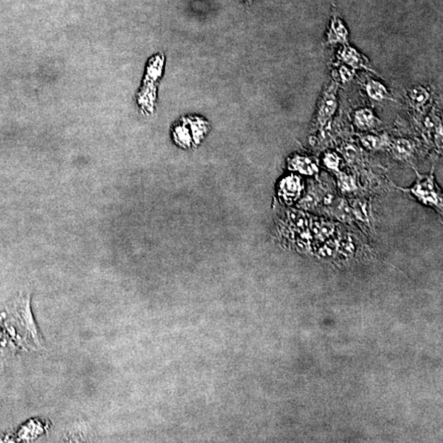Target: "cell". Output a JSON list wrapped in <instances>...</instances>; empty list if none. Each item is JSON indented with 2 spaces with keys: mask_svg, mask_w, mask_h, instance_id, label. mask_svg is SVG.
Returning a JSON list of instances; mask_svg holds the SVG:
<instances>
[{
  "mask_svg": "<svg viewBox=\"0 0 443 443\" xmlns=\"http://www.w3.org/2000/svg\"><path fill=\"white\" fill-rule=\"evenodd\" d=\"M366 92L372 99L376 101H383L385 99H392L390 96L387 88L375 80H369L366 84Z\"/></svg>",
  "mask_w": 443,
  "mask_h": 443,
  "instance_id": "cell-8",
  "label": "cell"
},
{
  "mask_svg": "<svg viewBox=\"0 0 443 443\" xmlns=\"http://www.w3.org/2000/svg\"><path fill=\"white\" fill-rule=\"evenodd\" d=\"M339 58L354 69H365L375 72V71L372 70L371 67H369L368 58L348 45H343V50L339 52Z\"/></svg>",
  "mask_w": 443,
  "mask_h": 443,
  "instance_id": "cell-4",
  "label": "cell"
},
{
  "mask_svg": "<svg viewBox=\"0 0 443 443\" xmlns=\"http://www.w3.org/2000/svg\"><path fill=\"white\" fill-rule=\"evenodd\" d=\"M337 91L338 85L333 83L322 92L316 114V121L321 127H324L336 113L338 104Z\"/></svg>",
  "mask_w": 443,
  "mask_h": 443,
  "instance_id": "cell-2",
  "label": "cell"
},
{
  "mask_svg": "<svg viewBox=\"0 0 443 443\" xmlns=\"http://www.w3.org/2000/svg\"><path fill=\"white\" fill-rule=\"evenodd\" d=\"M319 195L320 193L318 192V190L313 188V190H309L306 195H304L302 199H300L298 206L304 209H313V208H316L320 203L321 197L318 196Z\"/></svg>",
  "mask_w": 443,
  "mask_h": 443,
  "instance_id": "cell-11",
  "label": "cell"
},
{
  "mask_svg": "<svg viewBox=\"0 0 443 443\" xmlns=\"http://www.w3.org/2000/svg\"><path fill=\"white\" fill-rule=\"evenodd\" d=\"M416 173L417 181L414 186L410 189V192L423 204L441 208V195L436 187L432 175H421L418 172Z\"/></svg>",
  "mask_w": 443,
  "mask_h": 443,
  "instance_id": "cell-1",
  "label": "cell"
},
{
  "mask_svg": "<svg viewBox=\"0 0 443 443\" xmlns=\"http://www.w3.org/2000/svg\"><path fill=\"white\" fill-rule=\"evenodd\" d=\"M247 1H249V2H250V1H251V0H247Z\"/></svg>",
  "mask_w": 443,
  "mask_h": 443,
  "instance_id": "cell-17",
  "label": "cell"
},
{
  "mask_svg": "<svg viewBox=\"0 0 443 443\" xmlns=\"http://www.w3.org/2000/svg\"><path fill=\"white\" fill-rule=\"evenodd\" d=\"M348 31L345 27L343 21L334 15L331 18L330 27L327 32V44H343V45L348 44Z\"/></svg>",
  "mask_w": 443,
  "mask_h": 443,
  "instance_id": "cell-6",
  "label": "cell"
},
{
  "mask_svg": "<svg viewBox=\"0 0 443 443\" xmlns=\"http://www.w3.org/2000/svg\"><path fill=\"white\" fill-rule=\"evenodd\" d=\"M361 140L363 146L370 150H380L383 146L387 145V139L383 137H379L377 136L368 135V136L361 137Z\"/></svg>",
  "mask_w": 443,
  "mask_h": 443,
  "instance_id": "cell-12",
  "label": "cell"
},
{
  "mask_svg": "<svg viewBox=\"0 0 443 443\" xmlns=\"http://www.w3.org/2000/svg\"><path fill=\"white\" fill-rule=\"evenodd\" d=\"M392 151L397 159H407L414 153V145L409 140H396L392 144Z\"/></svg>",
  "mask_w": 443,
  "mask_h": 443,
  "instance_id": "cell-9",
  "label": "cell"
},
{
  "mask_svg": "<svg viewBox=\"0 0 443 443\" xmlns=\"http://www.w3.org/2000/svg\"><path fill=\"white\" fill-rule=\"evenodd\" d=\"M355 125L362 131L373 130L380 125V120L369 108L357 110L354 115Z\"/></svg>",
  "mask_w": 443,
  "mask_h": 443,
  "instance_id": "cell-7",
  "label": "cell"
},
{
  "mask_svg": "<svg viewBox=\"0 0 443 443\" xmlns=\"http://www.w3.org/2000/svg\"><path fill=\"white\" fill-rule=\"evenodd\" d=\"M354 213H356L357 217L364 221L369 220V213L366 209V204L357 201V203L354 204Z\"/></svg>",
  "mask_w": 443,
  "mask_h": 443,
  "instance_id": "cell-15",
  "label": "cell"
},
{
  "mask_svg": "<svg viewBox=\"0 0 443 443\" xmlns=\"http://www.w3.org/2000/svg\"><path fill=\"white\" fill-rule=\"evenodd\" d=\"M352 76V73L346 67H343V68H341V76H343V78L344 79L345 81L350 80Z\"/></svg>",
  "mask_w": 443,
  "mask_h": 443,
  "instance_id": "cell-16",
  "label": "cell"
},
{
  "mask_svg": "<svg viewBox=\"0 0 443 443\" xmlns=\"http://www.w3.org/2000/svg\"><path fill=\"white\" fill-rule=\"evenodd\" d=\"M304 190L303 180L296 175H289L281 180L278 195L287 204H291L300 199Z\"/></svg>",
  "mask_w": 443,
  "mask_h": 443,
  "instance_id": "cell-3",
  "label": "cell"
},
{
  "mask_svg": "<svg viewBox=\"0 0 443 443\" xmlns=\"http://www.w3.org/2000/svg\"><path fill=\"white\" fill-rule=\"evenodd\" d=\"M430 94L426 88L418 85L412 88L409 91V98L410 103L415 107H420L424 105L429 99Z\"/></svg>",
  "mask_w": 443,
  "mask_h": 443,
  "instance_id": "cell-10",
  "label": "cell"
},
{
  "mask_svg": "<svg viewBox=\"0 0 443 443\" xmlns=\"http://www.w3.org/2000/svg\"><path fill=\"white\" fill-rule=\"evenodd\" d=\"M288 168L305 176H313L318 172L316 162L304 155H295L288 159Z\"/></svg>",
  "mask_w": 443,
  "mask_h": 443,
  "instance_id": "cell-5",
  "label": "cell"
},
{
  "mask_svg": "<svg viewBox=\"0 0 443 443\" xmlns=\"http://www.w3.org/2000/svg\"><path fill=\"white\" fill-rule=\"evenodd\" d=\"M338 181H339L341 190H343V191L350 192V191L356 189V184H355L354 180L350 176L345 174L343 172L340 173V176L338 177Z\"/></svg>",
  "mask_w": 443,
  "mask_h": 443,
  "instance_id": "cell-13",
  "label": "cell"
},
{
  "mask_svg": "<svg viewBox=\"0 0 443 443\" xmlns=\"http://www.w3.org/2000/svg\"><path fill=\"white\" fill-rule=\"evenodd\" d=\"M340 158L335 153H327L323 159L325 165L331 170H338L340 164Z\"/></svg>",
  "mask_w": 443,
  "mask_h": 443,
  "instance_id": "cell-14",
  "label": "cell"
}]
</instances>
